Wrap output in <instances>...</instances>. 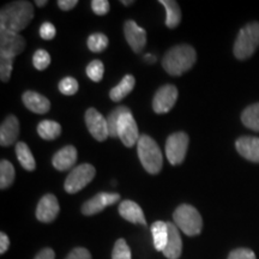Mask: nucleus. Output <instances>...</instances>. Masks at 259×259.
I'll use <instances>...</instances> for the list:
<instances>
[{
  "instance_id": "23",
  "label": "nucleus",
  "mask_w": 259,
  "mask_h": 259,
  "mask_svg": "<svg viewBox=\"0 0 259 259\" xmlns=\"http://www.w3.org/2000/svg\"><path fill=\"white\" fill-rule=\"evenodd\" d=\"M154 246L157 251L163 252L168 240V225L167 222L156 221L151 225Z\"/></svg>"
},
{
  "instance_id": "30",
  "label": "nucleus",
  "mask_w": 259,
  "mask_h": 259,
  "mask_svg": "<svg viewBox=\"0 0 259 259\" xmlns=\"http://www.w3.org/2000/svg\"><path fill=\"white\" fill-rule=\"evenodd\" d=\"M103 72H105V66L101 60H93L87 66V74L93 82H101L103 78Z\"/></svg>"
},
{
  "instance_id": "32",
  "label": "nucleus",
  "mask_w": 259,
  "mask_h": 259,
  "mask_svg": "<svg viewBox=\"0 0 259 259\" xmlns=\"http://www.w3.org/2000/svg\"><path fill=\"white\" fill-rule=\"evenodd\" d=\"M32 64H34L35 69H37L38 71L47 69L48 65L51 64V56L48 54L47 51L37 50L34 53V57H32Z\"/></svg>"
},
{
  "instance_id": "39",
  "label": "nucleus",
  "mask_w": 259,
  "mask_h": 259,
  "mask_svg": "<svg viewBox=\"0 0 259 259\" xmlns=\"http://www.w3.org/2000/svg\"><path fill=\"white\" fill-rule=\"evenodd\" d=\"M76 5H78V2L77 0H59L58 2V6L64 11H69V10H72L76 8Z\"/></svg>"
},
{
  "instance_id": "8",
  "label": "nucleus",
  "mask_w": 259,
  "mask_h": 259,
  "mask_svg": "<svg viewBox=\"0 0 259 259\" xmlns=\"http://www.w3.org/2000/svg\"><path fill=\"white\" fill-rule=\"evenodd\" d=\"M116 132H118V137L120 138V141L125 147L131 148L134 147L136 143H138V139L141 136H139L138 132L137 122H136L131 111L125 112L124 114L120 116Z\"/></svg>"
},
{
  "instance_id": "28",
  "label": "nucleus",
  "mask_w": 259,
  "mask_h": 259,
  "mask_svg": "<svg viewBox=\"0 0 259 259\" xmlns=\"http://www.w3.org/2000/svg\"><path fill=\"white\" fill-rule=\"evenodd\" d=\"M130 109L125 106H120L116 107L114 111H112L109 113L108 116H107V125H108V132H109V137H118V132H116V128H118V122L120 116L124 114L125 112H128Z\"/></svg>"
},
{
  "instance_id": "41",
  "label": "nucleus",
  "mask_w": 259,
  "mask_h": 259,
  "mask_svg": "<svg viewBox=\"0 0 259 259\" xmlns=\"http://www.w3.org/2000/svg\"><path fill=\"white\" fill-rule=\"evenodd\" d=\"M10 246V240L9 236L5 234V233H0V253L4 254L6 251L9 250Z\"/></svg>"
},
{
  "instance_id": "1",
  "label": "nucleus",
  "mask_w": 259,
  "mask_h": 259,
  "mask_svg": "<svg viewBox=\"0 0 259 259\" xmlns=\"http://www.w3.org/2000/svg\"><path fill=\"white\" fill-rule=\"evenodd\" d=\"M34 18V6L29 2H14L0 12V29L14 32L24 30Z\"/></svg>"
},
{
  "instance_id": "20",
  "label": "nucleus",
  "mask_w": 259,
  "mask_h": 259,
  "mask_svg": "<svg viewBox=\"0 0 259 259\" xmlns=\"http://www.w3.org/2000/svg\"><path fill=\"white\" fill-rule=\"evenodd\" d=\"M77 161V149L72 147V145H67L60 149L54 154L53 158H52V163H53L54 168L58 170H67L74 166Z\"/></svg>"
},
{
  "instance_id": "7",
  "label": "nucleus",
  "mask_w": 259,
  "mask_h": 259,
  "mask_svg": "<svg viewBox=\"0 0 259 259\" xmlns=\"http://www.w3.org/2000/svg\"><path fill=\"white\" fill-rule=\"evenodd\" d=\"M189 136L185 132H176L167 138L166 142V155L168 161L173 166L180 164L185 160L187 148H189Z\"/></svg>"
},
{
  "instance_id": "33",
  "label": "nucleus",
  "mask_w": 259,
  "mask_h": 259,
  "mask_svg": "<svg viewBox=\"0 0 259 259\" xmlns=\"http://www.w3.org/2000/svg\"><path fill=\"white\" fill-rule=\"evenodd\" d=\"M59 90L64 95L72 96L78 92V82H77V79L72 78V77H65V78L60 80Z\"/></svg>"
},
{
  "instance_id": "4",
  "label": "nucleus",
  "mask_w": 259,
  "mask_h": 259,
  "mask_svg": "<svg viewBox=\"0 0 259 259\" xmlns=\"http://www.w3.org/2000/svg\"><path fill=\"white\" fill-rule=\"evenodd\" d=\"M259 47V23L252 22L246 24L244 28L239 31L236 37L234 48L235 58L239 60H245L250 58Z\"/></svg>"
},
{
  "instance_id": "29",
  "label": "nucleus",
  "mask_w": 259,
  "mask_h": 259,
  "mask_svg": "<svg viewBox=\"0 0 259 259\" xmlns=\"http://www.w3.org/2000/svg\"><path fill=\"white\" fill-rule=\"evenodd\" d=\"M108 46V37L102 32H95L88 37V48L94 53H101Z\"/></svg>"
},
{
  "instance_id": "34",
  "label": "nucleus",
  "mask_w": 259,
  "mask_h": 259,
  "mask_svg": "<svg viewBox=\"0 0 259 259\" xmlns=\"http://www.w3.org/2000/svg\"><path fill=\"white\" fill-rule=\"evenodd\" d=\"M14 61V58L0 57V78H2L3 82H9L10 78H11Z\"/></svg>"
},
{
  "instance_id": "42",
  "label": "nucleus",
  "mask_w": 259,
  "mask_h": 259,
  "mask_svg": "<svg viewBox=\"0 0 259 259\" xmlns=\"http://www.w3.org/2000/svg\"><path fill=\"white\" fill-rule=\"evenodd\" d=\"M144 60L150 64H154L155 61H156V58H155V56H153V54H147V56L144 57Z\"/></svg>"
},
{
  "instance_id": "16",
  "label": "nucleus",
  "mask_w": 259,
  "mask_h": 259,
  "mask_svg": "<svg viewBox=\"0 0 259 259\" xmlns=\"http://www.w3.org/2000/svg\"><path fill=\"white\" fill-rule=\"evenodd\" d=\"M238 153L251 162H259V138L244 136L235 142Z\"/></svg>"
},
{
  "instance_id": "44",
  "label": "nucleus",
  "mask_w": 259,
  "mask_h": 259,
  "mask_svg": "<svg viewBox=\"0 0 259 259\" xmlns=\"http://www.w3.org/2000/svg\"><path fill=\"white\" fill-rule=\"evenodd\" d=\"M121 4H124L125 6H130V5H132V4H134V2H125V0H122V2H121Z\"/></svg>"
},
{
  "instance_id": "43",
  "label": "nucleus",
  "mask_w": 259,
  "mask_h": 259,
  "mask_svg": "<svg viewBox=\"0 0 259 259\" xmlns=\"http://www.w3.org/2000/svg\"><path fill=\"white\" fill-rule=\"evenodd\" d=\"M47 3L48 2H46V0H44V2H41V0H36V2H35V4H36L38 8H42V6L47 5Z\"/></svg>"
},
{
  "instance_id": "3",
  "label": "nucleus",
  "mask_w": 259,
  "mask_h": 259,
  "mask_svg": "<svg viewBox=\"0 0 259 259\" xmlns=\"http://www.w3.org/2000/svg\"><path fill=\"white\" fill-rule=\"evenodd\" d=\"M137 151L141 163L144 169L150 174H157L162 169L163 158L161 149L153 138L147 135H142L138 139Z\"/></svg>"
},
{
  "instance_id": "2",
  "label": "nucleus",
  "mask_w": 259,
  "mask_h": 259,
  "mask_svg": "<svg viewBox=\"0 0 259 259\" xmlns=\"http://www.w3.org/2000/svg\"><path fill=\"white\" fill-rule=\"evenodd\" d=\"M197 60L196 50L190 45H178L170 48L162 59V66L170 76H181Z\"/></svg>"
},
{
  "instance_id": "27",
  "label": "nucleus",
  "mask_w": 259,
  "mask_h": 259,
  "mask_svg": "<svg viewBox=\"0 0 259 259\" xmlns=\"http://www.w3.org/2000/svg\"><path fill=\"white\" fill-rule=\"evenodd\" d=\"M16 177L15 168L11 162L3 160L0 162V189H9L14 184Z\"/></svg>"
},
{
  "instance_id": "38",
  "label": "nucleus",
  "mask_w": 259,
  "mask_h": 259,
  "mask_svg": "<svg viewBox=\"0 0 259 259\" xmlns=\"http://www.w3.org/2000/svg\"><path fill=\"white\" fill-rule=\"evenodd\" d=\"M66 259H92V254L87 248L76 247L70 252Z\"/></svg>"
},
{
  "instance_id": "22",
  "label": "nucleus",
  "mask_w": 259,
  "mask_h": 259,
  "mask_svg": "<svg viewBox=\"0 0 259 259\" xmlns=\"http://www.w3.org/2000/svg\"><path fill=\"white\" fill-rule=\"evenodd\" d=\"M160 4H162L166 9V25L168 28L174 29L180 24L181 21V10L180 6L174 0H160Z\"/></svg>"
},
{
  "instance_id": "6",
  "label": "nucleus",
  "mask_w": 259,
  "mask_h": 259,
  "mask_svg": "<svg viewBox=\"0 0 259 259\" xmlns=\"http://www.w3.org/2000/svg\"><path fill=\"white\" fill-rule=\"evenodd\" d=\"M95 167L89 163H83L80 166L73 168L72 171L66 178L64 184V189L67 193H77L84 189L89 183H92L95 177Z\"/></svg>"
},
{
  "instance_id": "14",
  "label": "nucleus",
  "mask_w": 259,
  "mask_h": 259,
  "mask_svg": "<svg viewBox=\"0 0 259 259\" xmlns=\"http://www.w3.org/2000/svg\"><path fill=\"white\" fill-rule=\"evenodd\" d=\"M126 41L135 53H141L147 45V31L141 28L135 21H127L124 25Z\"/></svg>"
},
{
  "instance_id": "21",
  "label": "nucleus",
  "mask_w": 259,
  "mask_h": 259,
  "mask_svg": "<svg viewBox=\"0 0 259 259\" xmlns=\"http://www.w3.org/2000/svg\"><path fill=\"white\" fill-rule=\"evenodd\" d=\"M135 84L136 79L132 74H126V76H124V78L120 80V83H119L118 85H115L114 88L111 89V92H109V97H111L112 101L119 102L121 101L122 99H125V97L134 90Z\"/></svg>"
},
{
  "instance_id": "5",
  "label": "nucleus",
  "mask_w": 259,
  "mask_h": 259,
  "mask_svg": "<svg viewBox=\"0 0 259 259\" xmlns=\"http://www.w3.org/2000/svg\"><path fill=\"white\" fill-rule=\"evenodd\" d=\"M174 222L178 228L186 235L196 236L200 234L203 228V220L198 210L189 204H181L173 213Z\"/></svg>"
},
{
  "instance_id": "13",
  "label": "nucleus",
  "mask_w": 259,
  "mask_h": 259,
  "mask_svg": "<svg viewBox=\"0 0 259 259\" xmlns=\"http://www.w3.org/2000/svg\"><path fill=\"white\" fill-rule=\"evenodd\" d=\"M60 206L54 194H45L40 199L36 208V219L40 222L50 223L57 219Z\"/></svg>"
},
{
  "instance_id": "36",
  "label": "nucleus",
  "mask_w": 259,
  "mask_h": 259,
  "mask_svg": "<svg viewBox=\"0 0 259 259\" xmlns=\"http://www.w3.org/2000/svg\"><path fill=\"white\" fill-rule=\"evenodd\" d=\"M228 259H257L254 252L250 248H236L228 255Z\"/></svg>"
},
{
  "instance_id": "18",
  "label": "nucleus",
  "mask_w": 259,
  "mask_h": 259,
  "mask_svg": "<svg viewBox=\"0 0 259 259\" xmlns=\"http://www.w3.org/2000/svg\"><path fill=\"white\" fill-rule=\"evenodd\" d=\"M19 135V122L15 115H9L3 121L0 127V144L2 147H10L16 142Z\"/></svg>"
},
{
  "instance_id": "35",
  "label": "nucleus",
  "mask_w": 259,
  "mask_h": 259,
  "mask_svg": "<svg viewBox=\"0 0 259 259\" xmlns=\"http://www.w3.org/2000/svg\"><path fill=\"white\" fill-rule=\"evenodd\" d=\"M57 30L56 27L53 24L50 23V22H45V23L41 24L40 27V36L44 38V40H53L56 37Z\"/></svg>"
},
{
  "instance_id": "15",
  "label": "nucleus",
  "mask_w": 259,
  "mask_h": 259,
  "mask_svg": "<svg viewBox=\"0 0 259 259\" xmlns=\"http://www.w3.org/2000/svg\"><path fill=\"white\" fill-rule=\"evenodd\" d=\"M168 225V240L163 250L164 257L168 259H179L183 252V240L179 233V228L176 223L167 222Z\"/></svg>"
},
{
  "instance_id": "11",
  "label": "nucleus",
  "mask_w": 259,
  "mask_h": 259,
  "mask_svg": "<svg viewBox=\"0 0 259 259\" xmlns=\"http://www.w3.org/2000/svg\"><path fill=\"white\" fill-rule=\"evenodd\" d=\"M85 124L88 127L90 135L93 136L96 141L105 142L109 137L108 125H107V119L95 108H89L85 112Z\"/></svg>"
},
{
  "instance_id": "19",
  "label": "nucleus",
  "mask_w": 259,
  "mask_h": 259,
  "mask_svg": "<svg viewBox=\"0 0 259 259\" xmlns=\"http://www.w3.org/2000/svg\"><path fill=\"white\" fill-rule=\"evenodd\" d=\"M24 106L29 111L36 114H45L50 111L51 102L46 96L35 92H25L22 96Z\"/></svg>"
},
{
  "instance_id": "31",
  "label": "nucleus",
  "mask_w": 259,
  "mask_h": 259,
  "mask_svg": "<svg viewBox=\"0 0 259 259\" xmlns=\"http://www.w3.org/2000/svg\"><path fill=\"white\" fill-rule=\"evenodd\" d=\"M112 259H132L131 250L125 239L116 240L112 252Z\"/></svg>"
},
{
  "instance_id": "17",
  "label": "nucleus",
  "mask_w": 259,
  "mask_h": 259,
  "mask_svg": "<svg viewBox=\"0 0 259 259\" xmlns=\"http://www.w3.org/2000/svg\"><path fill=\"white\" fill-rule=\"evenodd\" d=\"M119 213L126 221L135 223V225H147L143 210L134 200H122L119 205Z\"/></svg>"
},
{
  "instance_id": "12",
  "label": "nucleus",
  "mask_w": 259,
  "mask_h": 259,
  "mask_svg": "<svg viewBox=\"0 0 259 259\" xmlns=\"http://www.w3.org/2000/svg\"><path fill=\"white\" fill-rule=\"evenodd\" d=\"M120 200V194L119 193H109V192H101L97 193L93 198L87 200L82 205V213L85 216H92L95 213L101 212L107 206L112 204L118 203Z\"/></svg>"
},
{
  "instance_id": "26",
  "label": "nucleus",
  "mask_w": 259,
  "mask_h": 259,
  "mask_svg": "<svg viewBox=\"0 0 259 259\" xmlns=\"http://www.w3.org/2000/svg\"><path fill=\"white\" fill-rule=\"evenodd\" d=\"M241 121L247 128L259 132V102L248 106L242 112Z\"/></svg>"
},
{
  "instance_id": "9",
  "label": "nucleus",
  "mask_w": 259,
  "mask_h": 259,
  "mask_svg": "<svg viewBox=\"0 0 259 259\" xmlns=\"http://www.w3.org/2000/svg\"><path fill=\"white\" fill-rule=\"evenodd\" d=\"M25 48V40L18 32L0 29V57L15 58Z\"/></svg>"
},
{
  "instance_id": "40",
  "label": "nucleus",
  "mask_w": 259,
  "mask_h": 259,
  "mask_svg": "<svg viewBox=\"0 0 259 259\" xmlns=\"http://www.w3.org/2000/svg\"><path fill=\"white\" fill-rule=\"evenodd\" d=\"M54 258H56V253H54V251L50 247L41 250L36 254V257H35V259H54Z\"/></svg>"
},
{
  "instance_id": "10",
  "label": "nucleus",
  "mask_w": 259,
  "mask_h": 259,
  "mask_svg": "<svg viewBox=\"0 0 259 259\" xmlns=\"http://www.w3.org/2000/svg\"><path fill=\"white\" fill-rule=\"evenodd\" d=\"M178 96V89L173 84H166V85L161 87L155 94L153 100V109L157 114H164L168 113L176 105Z\"/></svg>"
},
{
  "instance_id": "37",
  "label": "nucleus",
  "mask_w": 259,
  "mask_h": 259,
  "mask_svg": "<svg viewBox=\"0 0 259 259\" xmlns=\"http://www.w3.org/2000/svg\"><path fill=\"white\" fill-rule=\"evenodd\" d=\"M92 9L94 14L105 16L109 11V2H107V0H93Z\"/></svg>"
},
{
  "instance_id": "25",
  "label": "nucleus",
  "mask_w": 259,
  "mask_h": 259,
  "mask_svg": "<svg viewBox=\"0 0 259 259\" xmlns=\"http://www.w3.org/2000/svg\"><path fill=\"white\" fill-rule=\"evenodd\" d=\"M37 134L42 139L53 141L61 134V126L59 122L53 120H42L37 125Z\"/></svg>"
},
{
  "instance_id": "24",
  "label": "nucleus",
  "mask_w": 259,
  "mask_h": 259,
  "mask_svg": "<svg viewBox=\"0 0 259 259\" xmlns=\"http://www.w3.org/2000/svg\"><path fill=\"white\" fill-rule=\"evenodd\" d=\"M16 155H17V158L21 163V166L24 168L25 170L32 171L36 168V162H35L34 155L30 151V149L24 142H18L16 144Z\"/></svg>"
}]
</instances>
